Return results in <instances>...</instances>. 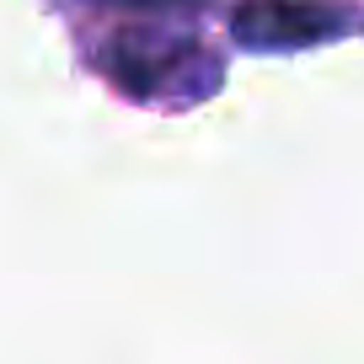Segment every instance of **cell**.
<instances>
[{"instance_id":"1","label":"cell","mask_w":364,"mask_h":364,"mask_svg":"<svg viewBox=\"0 0 364 364\" xmlns=\"http://www.w3.org/2000/svg\"><path fill=\"white\" fill-rule=\"evenodd\" d=\"M343 33V16L311 0H252L236 11V38L247 48H306Z\"/></svg>"}]
</instances>
